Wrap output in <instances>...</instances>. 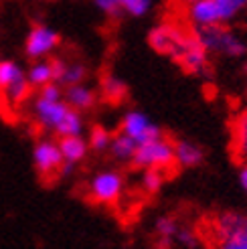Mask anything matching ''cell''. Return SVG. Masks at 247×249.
Returning <instances> with one entry per match:
<instances>
[{
    "label": "cell",
    "instance_id": "obj_4",
    "mask_svg": "<svg viewBox=\"0 0 247 249\" xmlns=\"http://www.w3.org/2000/svg\"><path fill=\"white\" fill-rule=\"evenodd\" d=\"M35 168L41 174V178L49 180L53 178L55 174H61V166H63V154H61L59 144L53 142H39L35 148Z\"/></svg>",
    "mask_w": 247,
    "mask_h": 249
},
{
    "label": "cell",
    "instance_id": "obj_2",
    "mask_svg": "<svg viewBox=\"0 0 247 249\" xmlns=\"http://www.w3.org/2000/svg\"><path fill=\"white\" fill-rule=\"evenodd\" d=\"M215 235L225 249H247V215L223 213L215 221Z\"/></svg>",
    "mask_w": 247,
    "mask_h": 249
},
{
    "label": "cell",
    "instance_id": "obj_16",
    "mask_svg": "<svg viewBox=\"0 0 247 249\" xmlns=\"http://www.w3.org/2000/svg\"><path fill=\"white\" fill-rule=\"evenodd\" d=\"M20 75H24V73L15 61H0V95H4L8 91V87Z\"/></svg>",
    "mask_w": 247,
    "mask_h": 249
},
{
    "label": "cell",
    "instance_id": "obj_18",
    "mask_svg": "<svg viewBox=\"0 0 247 249\" xmlns=\"http://www.w3.org/2000/svg\"><path fill=\"white\" fill-rule=\"evenodd\" d=\"M81 128H83V124H81V118H79V111L71 107L67 111V116L61 120V124L55 128V132L59 136H79Z\"/></svg>",
    "mask_w": 247,
    "mask_h": 249
},
{
    "label": "cell",
    "instance_id": "obj_3",
    "mask_svg": "<svg viewBox=\"0 0 247 249\" xmlns=\"http://www.w3.org/2000/svg\"><path fill=\"white\" fill-rule=\"evenodd\" d=\"M132 160H134L136 166L164 170L172 164H176V154H175V146H172L168 140L158 138L152 142L140 144L136 148V154Z\"/></svg>",
    "mask_w": 247,
    "mask_h": 249
},
{
    "label": "cell",
    "instance_id": "obj_17",
    "mask_svg": "<svg viewBox=\"0 0 247 249\" xmlns=\"http://www.w3.org/2000/svg\"><path fill=\"white\" fill-rule=\"evenodd\" d=\"M27 77L31 81V85L35 87H41L49 81H53V67H51V61H39V63H35L29 73H27Z\"/></svg>",
    "mask_w": 247,
    "mask_h": 249
},
{
    "label": "cell",
    "instance_id": "obj_7",
    "mask_svg": "<svg viewBox=\"0 0 247 249\" xmlns=\"http://www.w3.org/2000/svg\"><path fill=\"white\" fill-rule=\"evenodd\" d=\"M122 132L132 136V138L138 142V146L162 138L160 128L148 122V118L144 114H140V111H130V114H126V118L122 122Z\"/></svg>",
    "mask_w": 247,
    "mask_h": 249
},
{
    "label": "cell",
    "instance_id": "obj_10",
    "mask_svg": "<svg viewBox=\"0 0 247 249\" xmlns=\"http://www.w3.org/2000/svg\"><path fill=\"white\" fill-rule=\"evenodd\" d=\"M71 109V106L67 102H61V99H55V102H51V99H36L35 104V114L36 118H39V122L43 124V126L47 128H57L61 120H63L67 116V111Z\"/></svg>",
    "mask_w": 247,
    "mask_h": 249
},
{
    "label": "cell",
    "instance_id": "obj_31",
    "mask_svg": "<svg viewBox=\"0 0 247 249\" xmlns=\"http://www.w3.org/2000/svg\"><path fill=\"white\" fill-rule=\"evenodd\" d=\"M239 182H241V186H243V189L247 191V164L239 170Z\"/></svg>",
    "mask_w": 247,
    "mask_h": 249
},
{
    "label": "cell",
    "instance_id": "obj_25",
    "mask_svg": "<svg viewBox=\"0 0 247 249\" xmlns=\"http://www.w3.org/2000/svg\"><path fill=\"white\" fill-rule=\"evenodd\" d=\"M148 6H150V0H120V8H124L126 12H130L132 17H142V15H146Z\"/></svg>",
    "mask_w": 247,
    "mask_h": 249
},
{
    "label": "cell",
    "instance_id": "obj_27",
    "mask_svg": "<svg viewBox=\"0 0 247 249\" xmlns=\"http://www.w3.org/2000/svg\"><path fill=\"white\" fill-rule=\"evenodd\" d=\"M39 97L41 99H51V102H55V99H61V87L57 85V81H49V83L41 85Z\"/></svg>",
    "mask_w": 247,
    "mask_h": 249
},
{
    "label": "cell",
    "instance_id": "obj_5",
    "mask_svg": "<svg viewBox=\"0 0 247 249\" xmlns=\"http://www.w3.org/2000/svg\"><path fill=\"white\" fill-rule=\"evenodd\" d=\"M184 39H187V35H184L180 29L170 27V24H162V27H156L150 31V39L148 41H150L154 51L176 59L182 45H184Z\"/></svg>",
    "mask_w": 247,
    "mask_h": 249
},
{
    "label": "cell",
    "instance_id": "obj_21",
    "mask_svg": "<svg viewBox=\"0 0 247 249\" xmlns=\"http://www.w3.org/2000/svg\"><path fill=\"white\" fill-rule=\"evenodd\" d=\"M217 4H219L223 20H229L235 17L239 10H243L247 6V0H217Z\"/></svg>",
    "mask_w": 247,
    "mask_h": 249
},
{
    "label": "cell",
    "instance_id": "obj_9",
    "mask_svg": "<svg viewBox=\"0 0 247 249\" xmlns=\"http://www.w3.org/2000/svg\"><path fill=\"white\" fill-rule=\"evenodd\" d=\"M189 73H203L207 69V49L194 35H187L178 57L175 59Z\"/></svg>",
    "mask_w": 247,
    "mask_h": 249
},
{
    "label": "cell",
    "instance_id": "obj_13",
    "mask_svg": "<svg viewBox=\"0 0 247 249\" xmlns=\"http://www.w3.org/2000/svg\"><path fill=\"white\" fill-rule=\"evenodd\" d=\"M59 148H61L63 158L69 160V162H79L85 156V152H88V144H85L79 136H61Z\"/></svg>",
    "mask_w": 247,
    "mask_h": 249
},
{
    "label": "cell",
    "instance_id": "obj_22",
    "mask_svg": "<svg viewBox=\"0 0 247 249\" xmlns=\"http://www.w3.org/2000/svg\"><path fill=\"white\" fill-rule=\"evenodd\" d=\"M176 231H178V225L175 219L170 217H160L156 221V233L162 237L164 241H170L172 237H176Z\"/></svg>",
    "mask_w": 247,
    "mask_h": 249
},
{
    "label": "cell",
    "instance_id": "obj_26",
    "mask_svg": "<svg viewBox=\"0 0 247 249\" xmlns=\"http://www.w3.org/2000/svg\"><path fill=\"white\" fill-rule=\"evenodd\" d=\"M83 79H85V67L77 63V65H67L61 83L63 85H75V83H81Z\"/></svg>",
    "mask_w": 247,
    "mask_h": 249
},
{
    "label": "cell",
    "instance_id": "obj_29",
    "mask_svg": "<svg viewBox=\"0 0 247 249\" xmlns=\"http://www.w3.org/2000/svg\"><path fill=\"white\" fill-rule=\"evenodd\" d=\"M51 67H53V81L61 83V79H63V73H65V69H67V65H65L61 59H53V61H51Z\"/></svg>",
    "mask_w": 247,
    "mask_h": 249
},
{
    "label": "cell",
    "instance_id": "obj_19",
    "mask_svg": "<svg viewBox=\"0 0 247 249\" xmlns=\"http://www.w3.org/2000/svg\"><path fill=\"white\" fill-rule=\"evenodd\" d=\"M233 144H235L237 152L247 156V111H243L233 122Z\"/></svg>",
    "mask_w": 247,
    "mask_h": 249
},
{
    "label": "cell",
    "instance_id": "obj_32",
    "mask_svg": "<svg viewBox=\"0 0 247 249\" xmlns=\"http://www.w3.org/2000/svg\"><path fill=\"white\" fill-rule=\"evenodd\" d=\"M187 2H194V0H187Z\"/></svg>",
    "mask_w": 247,
    "mask_h": 249
},
{
    "label": "cell",
    "instance_id": "obj_24",
    "mask_svg": "<svg viewBox=\"0 0 247 249\" xmlns=\"http://www.w3.org/2000/svg\"><path fill=\"white\" fill-rule=\"evenodd\" d=\"M142 184L148 193H156L160 189V184H162V172H160V168H146Z\"/></svg>",
    "mask_w": 247,
    "mask_h": 249
},
{
    "label": "cell",
    "instance_id": "obj_15",
    "mask_svg": "<svg viewBox=\"0 0 247 249\" xmlns=\"http://www.w3.org/2000/svg\"><path fill=\"white\" fill-rule=\"evenodd\" d=\"M175 154H176V162L180 166H196L203 160V150L191 142L175 144Z\"/></svg>",
    "mask_w": 247,
    "mask_h": 249
},
{
    "label": "cell",
    "instance_id": "obj_20",
    "mask_svg": "<svg viewBox=\"0 0 247 249\" xmlns=\"http://www.w3.org/2000/svg\"><path fill=\"white\" fill-rule=\"evenodd\" d=\"M104 95L109 99V102H120V99L126 95V85L116 77H107L104 81Z\"/></svg>",
    "mask_w": 247,
    "mask_h": 249
},
{
    "label": "cell",
    "instance_id": "obj_1",
    "mask_svg": "<svg viewBox=\"0 0 247 249\" xmlns=\"http://www.w3.org/2000/svg\"><path fill=\"white\" fill-rule=\"evenodd\" d=\"M194 36L203 43L207 51H217V53H225L231 57H239L247 51V47L243 41H239L231 31L223 29L219 24H196Z\"/></svg>",
    "mask_w": 247,
    "mask_h": 249
},
{
    "label": "cell",
    "instance_id": "obj_30",
    "mask_svg": "<svg viewBox=\"0 0 247 249\" xmlns=\"http://www.w3.org/2000/svg\"><path fill=\"white\" fill-rule=\"evenodd\" d=\"M95 2L100 8L109 12V15H114V12H118V8H120V0H95Z\"/></svg>",
    "mask_w": 247,
    "mask_h": 249
},
{
    "label": "cell",
    "instance_id": "obj_11",
    "mask_svg": "<svg viewBox=\"0 0 247 249\" xmlns=\"http://www.w3.org/2000/svg\"><path fill=\"white\" fill-rule=\"evenodd\" d=\"M191 18L196 24H219L223 22L217 0H194L191 2Z\"/></svg>",
    "mask_w": 247,
    "mask_h": 249
},
{
    "label": "cell",
    "instance_id": "obj_12",
    "mask_svg": "<svg viewBox=\"0 0 247 249\" xmlns=\"http://www.w3.org/2000/svg\"><path fill=\"white\" fill-rule=\"evenodd\" d=\"M65 99L67 104L73 107V109H89L93 104H95V95L91 89L83 87L81 83H75V85H67V91H65Z\"/></svg>",
    "mask_w": 247,
    "mask_h": 249
},
{
    "label": "cell",
    "instance_id": "obj_28",
    "mask_svg": "<svg viewBox=\"0 0 247 249\" xmlns=\"http://www.w3.org/2000/svg\"><path fill=\"white\" fill-rule=\"evenodd\" d=\"M176 239H178L180 243H184L187 247H194V245H196V237H194V235H193L189 229H180V227H178Z\"/></svg>",
    "mask_w": 247,
    "mask_h": 249
},
{
    "label": "cell",
    "instance_id": "obj_8",
    "mask_svg": "<svg viewBox=\"0 0 247 249\" xmlns=\"http://www.w3.org/2000/svg\"><path fill=\"white\" fill-rule=\"evenodd\" d=\"M57 45H59V35L53 29L43 27V24H36V27L31 29V33L27 36L24 51H27V55L31 59H41L47 53H51Z\"/></svg>",
    "mask_w": 247,
    "mask_h": 249
},
{
    "label": "cell",
    "instance_id": "obj_23",
    "mask_svg": "<svg viewBox=\"0 0 247 249\" xmlns=\"http://www.w3.org/2000/svg\"><path fill=\"white\" fill-rule=\"evenodd\" d=\"M109 142H112V138H109V134H107L104 128L95 126V128L91 130V136H89V144H91V148H93V150H97V152L106 150V148H109Z\"/></svg>",
    "mask_w": 247,
    "mask_h": 249
},
{
    "label": "cell",
    "instance_id": "obj_14",
    "mask_svg": "<svg viewBox=\"0 0 247 249\" xmlns=\"http://www.w3.org/2000/svg\"><path fill=\"white\" fill-rule=\"evenodd\" d=\"M136 148H138V142H136L132 136L128 134H118L116 138H112V142H109V150H112V154L118 158V160H128V158H134L136 154Z\"/></svg>",
    "mask_w": 247,
    "mask_h": 249
},
{
    "label": "cell",
    "instance_id": "obj_6",
    "mask_svg": "<svg viewBox=\"0 0 247 249\" xmlns=\"http://www.w3.org/2000/svg\"><path fill=\"white\" fill-rule=\"evenodd\" d=\"M124 180L118 172H100L89 184V195L95 203H116L122 195Z\"/></svg>",
    "mask_w": 247,
    "mask_h": 249
}]
</instances>
